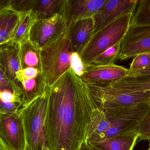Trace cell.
Masks as SVG:
<instances>
[{"label":"cell","instance_id":"27","mask_svg":"<svg viewBox=\"0 0 150 150\" xmlns=\"http://www.w3.org/2000/svg\"><path fill=\"white\" fill-rule=\"evenodd\" d=\"M22 107L16 102H6L1 100L0 114H21Z\"/></svg>","mask_w":150,"mask_h":150},{"label":"cell","instance_id":"4","mask_svg":"<svg viewBox=\"0 0 150 150\" xmlns=\"http://www.w3.org/2000/svg\"><path fill=\"white\" fill-rule=\"evenodd\" d=\"M46 92L21 110L27 144L30 150H49L45 128Z\"/></svg>","mask_w":150,"mask_h":150},{"label":"cell","instance_id":"14","mask_svg":"<svg viewBox=\"0 0 150 150\" xmlns=\"http://www.w3.org/2000/svg\"><path fill=\"white\" fill-rule=\"evenodd\" d=\"M138 132L108 137L86 142L99 150H133L138 139Z\"/></svg>","mask_w":150,"mask_h":150},{"label":"cell","instance_id":"23","mask_svg":"<svg viewBox=\"0 0 150 150\" xmlns=\"http://www.w3.org/2000/svg\"><path fill=\"white\" fill-rule=\"evenodd\" d=\"M137 143L143 140H147L150 145V108L143 118L138 129Z\"/></svg>","mask_w":150,"mask_h":150},{"label":"cell","instance_id":"12","mask_svg":"<svg viewBox=\"0 0 150 150\" xmlns=\"http://www.w3.org/2000/svg\"><path fill=\"white\" fill-rule=\"evenodd\" d=\"M138 1V0H107L101 11L93 17L94 33L126 13H134Z\"/></svg>","mask_w":150,"mask_h":150},{"label":"cell","instance_id":"30","mask_svg":"<svg viewBox=\"0 0 150 150\" xmlns=\"http://www.w3.org/2000/svg\"><path fill=\"white\" fill-rule=\"evenodd\" d=\"M38 68L34 67H27L23 68L22 71L23 78L30 79L36 78L40 74Z\"/></svg>","mask_w":150,"mask_h":150},{"label":"cell","instance_id":"31","mask_svg":"<svg viewBox=\"0 0 150 150\" xmlns=\"http://www.w3.org/2000/svg\"><path fill=\"white\" fill-rule=\"evenodd\" d=\"M150 75V65L146 68L142 70L137 71H129L128 70L127 76L130 77H138V76H145Z\"/></svg>","mask_w":150,"mask_h":150},{"label":"cell","instance_id":"35","mask_svg":"<svg viewBox=\"0 0 150 150\" xmlns=\"http://www.w3.org/2000/svg\"><path fill=\"white\" fill-rule=\"evenodd\" d=\"M149 148H148V149H147V150H150V145H149Z\"/></svg>","mask_w":150,"mask_h":150},{"label":"cell","instance_id":"11","mask_svg":"<svg viewBox=\"0 0 150 150\" xmlns=\"http://www.w3.org/2000/svg\"><path fill=\"white\" fill-rule=\"evenodd\" d=\"M86 71L80 77L82 81L102 86H109L126 77L128 69L116 64L86 67Z\"/></svg>","mask_w":150,"mask_h":150},{"label":"cell","instance_id":"18","mask_svg":"<svg viewBox=\"0 0 150 150\" xmlns=\"http://www.w3.org/2000/svg\"><path fill=\"white\" fill-rule=\"evenodd\" d=\"M32 14V10L21 13L19 21L10 40H13L18 43L22 42L24 38L26 40V35L28 36L30 28L36 20Z\"/></svg>","mask_w":150,"mask_h":150},{"label":"cell","instance_id":"32","mask_svg":"<svg viewBox=\"0 0 150 150\" xmlns=\"http://www.w3.org/2000/svg\"><path fill=\"white\" fill-rule=\"evenodd\" d=\"M79 150H99L94 146L89 144L88 143H85L82 145Z\"/></svg>","mask_w":150,"mask_h":150},{"label":"cell","instance_id":"8","mask_svg":"<svg viewBox=\"0 0 150 150\" xmlns=\"http://www.w3.org/2000/svg\"><path fill=\"white\" fill-rule=\"evenodd\" d=\"M150 52V26H130L121 42L117 60H125Z\"/></svg>","mask_w":150,"mask_h":150},{"label":"cell","instance_id":"33","mask_svg":"<svg viewBox=\"0 0 150 150\" xmlns=\"http://www.w3.org/2000/svg\"><path fill=\"white\" fill-rule=\"evenodd\" d=\"M0 150H11L1 139H0Z\"/></svg>","mask_w":150,"mask_h":150},{"label":"cell","instance_id":"22","mask_svg":"<svg viewBox=\"0 0 150 150\" xmlns=\"http://www.w3.org/2000/svg\"><path fill=\"white\" fill-rule=\"evenodd\" d=\"M121 42L110 47L103 52L94 60L92 65L96 66H108L115 64L121 50Z\"/></svg>","mask_w":150,"mask_h":150},{"label":"cell","instance_id":"21","mask_svg":"<svg viewBox=\"0 0 150 150\" xmlns=\"http://www.w3.org/2000/svg\"><path fill=\"white\" fill-rule=\"evenodd\" d=\"M130 26H150V0L139 1Z\"/></svg>","mask_w":150,"mask_h":150},{"label":"cell","instance_id":"10","mask_svg":"<svg viewBox=\"0 0 150 150\" xmlns=\"http://www.w3.org/2000/svg\"><path fill=\"white\" fill-rule=\"evenodd\" d=\"M1 67L13 85L16 96L21 97L22 91L17 84V82L21 81L22 85L23 67L20 48L13 45H1Z\"/></svg>","mask_w":150,"mask_h":150},{"label":"cell","instance_id":"3","mask_svg":"<svg viewBox=\"0 0 150 150\" xmlns=\"http://www.w3.org/2000/svg\"><path fill=\"white\" fill-rule=\"evenodd\" d=\"M133 14L126 13L94 34L80 55L86 67L92 65L107 49L122 42L130 27Z\"/></svg>","mask_w":150,"mask_h":150},{"label":"cell","instance_id":"7","mask_svg":"<svg viewBox=\"0 0 150 150\" xmlns=\"http://www.w3.org/2000/svg\"><path fill=\"white\" fill-rule=\"evenodd\" d=\"M65 24V22L59 14L49 18L36 19L30 28L29 40L39 51L64 34Z\"/></svg>","mask_w":150,"mask_h":150},{"label":"cell","instance_id":"24","mask_svg":"<svg viewBox=\"0 0 150 150\" xmlns=\"http://www.w3.org/2000/svg\"><path fill=\"white\" fill-rule=\"evenodd\" d=\"M150 65V52L139 54L133 59L129 71H137L146 68Z\"/></svg>","mask_w":150,"mask_h":150},{"label":"cell","instance_id":"34","mask_svg":"<svg viewBox=\"0 0 150 150\" xmlns=\"http://www.w3.org/2000/svg\"><path fill=\"white\" fill-rule=\"evenodd\" d=\"M25 150H30V149L29 147L28 146V144H27V146H26V149Z\"/></svg>","mask_w":150,"mask_h":150},{"label":"cell","instance_id":"26","mask_svg":"<svg viewBox=\"0 0 150 150\" xmlns=\"http://www.w3.org/2000/svg\"><path fill=\"white\" fill-rule=\"evenodd\" d=\"M37 1H12L11 9L19 13H26L31 11L35 7Z\"/></svg>","mask_w":150,"mask_h":150},{"label":"cell","instance_id":"9","mask_svg":"<svg viewBox=\"0 0 150 150\" xmlns=\"http://www.w3.org/2000/svg\"><path fill=\"white\" fill-rule=\"evenodd\" d=\"M0 139L11 150H25L27 140L21 114H0Z\"/></svg>","mask_w":150,"mask_h":150},{"label":"cell","instance_id":"5","mask_svg":"<svg viewBox=\"0 0 150 150\" xmlns=\"http://www.w3.org/2000/svg\"><path fill=\"white\" fill-rule=\"evenodd\" d=\"M149 108L150 102H147L128 107L102 110L107 115L110 126L96 139L88 142L138 132L141 122Z\"/></svg>","mask_w":150,"mask_h":150},{"label":"cell","instance_id":"20","mask_svg":"<svg viewBox=\"0 0 150 150\" xmlns=\"http://www.w3.org/2000/svg\"><path fill=\"white\" fill-rule=\"evenodd\" d=\"M65 1L59 0L37 1L34 10L36 19H46L52 17L57 14V11ZM34 7V8H35Z\"/></svg>","mask_w":150,"mask_h":150},{"label":"cell","instance_id":"16","mask_svg":"<svg viewBox=\"0 0 150 150\" xmlns=\"http://www.w3.org/2000/svg\"><path fill=\"white\" fill-rule=\"evenodd\" d=\"M109 86L117 90L128 92L150 91V75L138 77L127 76Z\"/></svg>","mask_w":150,"mask_h":150},{"label":"cell","instance_id":"25","mask_svg":"<svg viewBox=\"0 0 150 150\" xmlns=\"http://www.w3.org/2000/svg\"><path fill=\"white\" fill-rule=\"evenodd\" d=\"M71 69L75 75L81 77L86 71V67L80 55L78 52H73L71 55Z\"/></svg>","mask_w":150,"mask_h":150},{"label":"cell","instance_id":"29","mask_svg":"<svg viewBox=\"0 0 150 150\" xmlns=\"http://www.w3.org/2000/svg\"><path fill=\"white\" fill-rule=\"evenodd\" d=\"M8 79L5 71L1 67V77H0V88L1 91L4 89H9L13 92L15 94V88L13 85Z\"/></svg>","mask_w":150,"mask_h":150},{"label":"cell","instance_id":"17","mask_svg":"<svg viewBox=\"0 0 150 150\" xmlns=\"http://www.w3.org/2000/svg\"><path fill=\"white\" fill-rule=\"evenodd\" d=\"M21 13L10 8L1 10L0 17V42L1 45L10 40L20 19Z\"/></svg>","mask_w":150,"mask_h":150},{"label":"cell","instance_id":"19","mask_svg":"<svg viewBox=\"0 0 150 150\" xmlns=\"http://www.w3.org/2000/svg\"><path fill=\"white\" fill-rule=\"evenodd\" d=\"M21 44L20 52L23 69L27 67L37 68L38 66L40 67L38 51L31 44L29 38L23 41Z\"/></svg>","mask_w":150,"mask_h":150},{"label":"cell","instance_id":"2","mask_svg":"<svg viewBox=\"0 0 150 150\" xmlns=\"http://www.w3.org/2000/svg\"><path fill=\"white\" fill-rule=\"evenodd\" d=\"M73 52L71 41L65 34L39 50L40 71L47 87L51 86L71 69Z\"/></svg>","mask_w":150,"mask_h":150},{"label":"cell","instance_id":"13","mask_svg":"<svg viewBox=\"0 0 150 150\" xmlns=\"http://www.w3.org/2000/svg\"><path fill=\"white\" fill-rule=\"evenodd\" d=\"M94 34L93 17L74 21L67 33L73 52L82 53Z\"/></svg>","mask_w":150,"mask_h":150},{"label":"cell","instance_id":"1","mask_svg":"<svg viewBox=\"0 0 150 150\" xmlns=\"http://www.w3.org/2000/svg\"><path fill=\"white\" fill-rule=\"evenodd\" d=\"M47 93L49 150H79L99 110L86 84L71 69Z\"/></svg>","mask_w":150,"mask_h":150},{"label":"cell","instance_id":"28","mask_svg":"<svg viewBox=\"0 0 150 150\" xmlns=\"http://www.w3.org/2000/svg\"><path fill=\"white\" fill-rule=\"evenodd\" d=\"M1 100L6 102H16L20 103L22 106V100L15 95L12 90L9 89H4L1 91L0 93Z\"/></svg>","mask_w":150,"mask_h":150},{"label":"cell","instance_id":"15","mask_svg":"<svg viewBox=\"0 0 150 150\" xmlns=\"http://www.w3.org/2000/svg\"><path fill=\"white\" fill-rule=\"evenodd\" d=\"M107 0H73L69 1V16L73 21L93 17L101 11Z\"/></svg>","mask_w":150,"mask_h":150},{"label":"cell","instance_id":"6","mask_svg":"<svg viewBox=\"0 0 150 150\" xmlns=\"http://www.w3.org/2000/svg\"><path fill=\"white\" fill-rule=\"evenodd\" d=\"M84 82L96 106L100 109L128 107L150 102V91L125 92L112 88L109 86Z\"/></svg>","mask_w":150,"mask_h":150}]
</instances>
